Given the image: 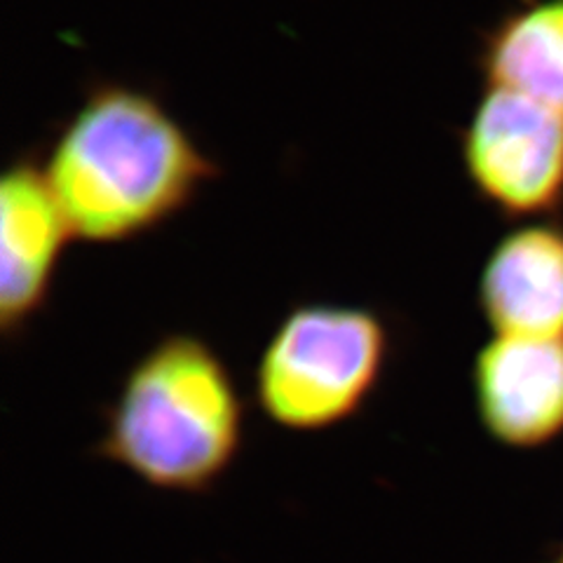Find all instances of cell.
I'll return each instance as SVG.
<instances>
[{
	"label": "cell",
	"mask_w": 563,
	"mask_h": 563,
	"mask_svg": "<svg viewBox=\"0 0 563 563\" xmlns=\"http://www.w3.org/2000/svg\"><path fill=\"white\" fill-rule=\"evenodd\" d=\"M484 87L517 92L563 115V0H521L482 35Z\"/></svg>",
	"instance_id": "cell-8"
},
{
	"label": "cell",
	"mask_w": 563,
	"mask_h": 563,
	"mask_svg": "<svg viewBox=\"0 0 563 563\" xmlns=\"http://www.w3.org/2000/svg\"><path fill=\"white\" fill-rule=\"evenodd\" d=\"M74 240L41 155H14L0 179V327L8 339L45 308Z\"/></svg>",
	"instance_id": "cell-5"
},
{
	"label": "cell",
	"mask_w": 563,
	"mask_h": 563,
	"mask_svg": "<svg viewBox=\"0 0 563 563\" xmlns=\"http://www.w3.org/2000/svg\"><path fill=\"white\" fill-rule=\"evenodd\" d=\"M477 301L493 336L563 339V225L540 219L507 231L488 252Z\"/></svg>",
	"instance_id": "cell-7"
},
{
	"label": "cell",
	"mask_w": 563,
	"mask_h": 563,
	"mask_svg": "<svg viewBox=\"0 0 563 563\" xmlns=\"http://www.w3.org/2000/svg\"><path fill=\"white\" fill-rule=\"evenodd\" d=\"M457 148L474 196L503 219H552L563 207V115L548 106L484 87Z\"/></svg>",
	"instance_id": "cell-4"
},
{
	"label": "cell",
	"mask_w": 563,
	"mask_h": 563,
	"mask_svg": "<svg viewBox=\"0 0 563 563\" xmlns=\"http://www.w3.org/2000/svg\"><path fill=\"white\" fill-rule=\"evenodd\" d=\"M484 430L509 449H538L563 432V339L493 336L472 366Z\"/></svg>",
	"instance_id": "cell-6"
},
{
	"label": "cell",
	"mask_w": 563,
	"mask_h": 563,
	"mask_svg": "<svg viewBox=\"0 0 563 563\" xmlns=\"http://www.w3.org/2000/svg\"><path fill=\"white\" fill-rule=\"evenodd\" d=\"M390 360V329L364 306L301 303L263 347L254 395L275 426L320 432L357 416Z\"/></svg>",
	"instance_id": "cell-3"
},
{
	"label": "cell",
	"mask_w": 563,
	"mask_h": 563,
	"mask_svg": "<svg viewBox=\"0 0 563 563\" xmlns=\"http://www.w3.org/2000/svg\"><path fill=\"white\" fill-rule=\"evenodd\" d=\"M41 161L70 233L87 244L155 233L221 176L161 97L120 80L87 87Z\"/></svg>",
	"instance_id": "cell-1"
},
{
	"label": "cell",
	"mask_w": 563,
	"mask_h": 563,
	"mask_svg": "<svg viewBox=\"0 0 563 563\" xmlns=\"http://www.w3.org/2000/svg\"><path fill=\"white\" fill-rule=\"evenodd\" d=\"M556 563H563V554H561V559H559V561H556Z\"/></svg>",
	"instance_id": "cell-9"
},
{
	"label": "cell",
	"mask_w": 563,
	"mask_h": 563,
	"mask_svg": "<svg viewBox=\"0 0 563 563\" xmlns=\"http://www.w3.org/2000/svg\"><path fill=\"white\" fill-rule=\"evenodd\" d=\"M242 432L231 368L207 341L169 333L122 378L97 453L151 488L205 493L235 463Z\"/></svg>",
	"instance_id": "cell-2"
}]
</instances>
